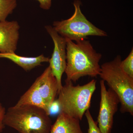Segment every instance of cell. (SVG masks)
<instances>
[{
    "label": "cell",
    "mask_w": 133,
    "mask_h": 133,
    "mask_svg": "<svg viewBox=\"0 0 133 133\" xmlns=\"http://www.w3.org/2000/svg\"><path fill=\"white\" fill-rule=\"evenodd\" d=\"M19 23L16 21L0 22V52L15 53L19 37Z\"/></svg>",
    "instance_id": "obj_9"
},
{
    "label": "cell",
    "mask_w": 133,
    "mask_h": 133,
    "mask_svg": "<svg viewBox=\"0 0 133 133\" xmlns=\"http://www.w3.org/2000/svg\"><path fill=\"white\" fill-rule=\"evenodd\" d=\"M59 110L60 111V108L56 100L54 101L50 107V115L51 114H54L56 113Z\"/></svg>",
    "instance_id": "obj_18"
},
{
    "label": "cell",
    "mask_w": 133,
    "mask_h": 133,
    "mask_svg": "<svg viewBox=\"0 0 133 133\" xmlns=\"http://www.w3.org/2000/svg\"><path fill=\"white\" fill-rule=\"evenodd\" d=\"M80 120L60 112L50 133H83Z\"/></svg>",
    "instance_id": "obj_10"
},
{
    "label": "cell",
    "mask_w": 133,
    "mask_h": 133,
    "mask_svg": "<svg viewBox=\"0 0 133 133\" xmlns=\"http://www.w3.org/2000/svg\"><path fill=\"white\" fill-rule=\"evenodd\" d=\"M45 28L54 42V50L49 62L52 74L57 81L58 94L63 86L62 76L66 67V41L59 35L52 26L49 25Z\"/></svg>",
    "instance_id": "obj_7"
},
{
    "label": "cell",
    "mask_w": 133,
    "mask_h": 133,
    "mask_svg": "<svg viewBox=\"0 0 133 133\" xmlns=\"http://www.w3.org/2000/svg\"><path fill=\"white\" fill-rule=\"evenodd\" d=\"M17 5L16 0H0V22L6 21Z\"/></svg>",
    "instance_id": "obj_13"
},
{
    "label": "cell",
    "mask_w": 133,
    "mask_h": 133,
    "mask_svg": "<svg viewBox=\"0 0 133 133\" xmlns=\"http://www.w3.org/2000/svg\"><path fill=\"white\" fill-rule=\"evenodd\" d=\"M49 116L35 106L15 105L6 111L3 123L19 133H50L52 124Z\"/></svg>",
    "instance_id": "obj_2"
},
{
    "label": "cell",
    "mask_w": 133,
    "mask_h": 133,
    "mask_svg": "<svg viewBox=\"0 0 133 133\" xmlns=\"http://www.w3.org/2000/svg\"><path fill=\"white\" fill-rule=\"evenodd\" d=\"M121 58L118 56L101 65L99 76L118 96L122 113L133 115V78L122 69Z\"/></svg>",
    "instance_id": "obj_4"
},
{
    "label": "cell",
    "mask_w": 133,
    "mask_h": 133,
    "mask_svg": "<svg viewBox=\"0 0 133 133\" xmlns=\"http://www.w3.org/2000/svg\"><path fill=\"white\" fill-rule=\"evenodd\" d=\"M121 66L126 74L133 78V48L127 57L123 61H121Z\"/></svg>",
    "instance_id": "obj_14"
},
{
    "label": "cell",
    "mask_w": 133,
    "mask_h": 133,
    "mask_svg": "<svg viewBox=\"0 0 133 133\" xmlns=\"http://www.w3.org/2000/svg\"><path fill=\"white\" fill-rule=\"evenodd\" d=\"M100 84L101 101L97 122L101 133H111L120 100L114 91L110 88L107 89L104 80H101Z\"/></svg>",
    "instance_id": "obj_6"
},
{
    "label": "cell",
    "mask_w": 133,
    "mask_h": 133,
    "mask_svg": "<svg viewBox=\"0 0 133 133\" xmlns=\"http://www.w3.org/2000/svg\"><path fill=\"white\" fill-rule=\"evenodd\" d=\"M66 41V67L65 81L76 83L80 78L99 76V63L102 55L97 52L89 41L85 39L76 42Z\"/></svg>",
    "instance_id": "obj_1"
},
{
    "label": "cell",
    "mask_w": 133,
    "mask_h": 133,
    "mask_svg": "<svg viewBox=\"0 0 133 133\" xmlns=\"http://www.w3.org/2000/svg\"><path fill=\"white\" fill-rule=\"evenodd\" d=\"M97 81L75 86L71 81H65L58 93L57 101L60 112L81 121L91 106V100L96 89Z\"/></svg>",
    "instance_id": "obj_3"
},
{
    "label": "cell",
    "mask_w": 133,
    "mask_h": 133,
    "mask_svg": "<svg viewBox=\"0 0 133 133\" xmlns=\"http://www.w3.org/2000/svg\"><path fill=\"white\" fill-rule=\"evenodd\" d=\"M81 2L75 0V11L69 19L54 22L53 28L62 37L76 42L87 39L89 36H107L106 32L98 28L89 21L80 9Z\"/></svg>",
    "instance_id": "obj_5"
},
{
    "label": "cell",
    "mask_w": 133,
    "mask_h": 133,
    "mask_svg": "<svg viewBox=\"0 0 133 133\" xmlns=\"http://www.w3.org/2000/svg\"><path fill=\"white\" fill-rule=\"evenodd\" d=\"M6 111L5 108L0 102V133L2 132L5 127V125L3 123V120Z\"/></svg>",
    "instance_id": "obj_16"
},
{
    "label": "cell",
    "mask_w": 133,
    "mask_h": 133,
    "mask_svg": "<svg viewBox=\"0 0 133 133\" xmlns=\"http://www.w3.org/2000/svg\"><path fill=\"white\" fill-rule=\"evenodd\" d=\"M0 58H7L21 66L25 71L31 70L42 63L49 62L50 58L42 55L36 57H26L17 55L15 53H2Z\"/></svg>",
    "instance_id": "obj_11"
},
{
    "label": "cell",
    "mask_w": 133,
    "mask_h": 133,
    "mask_svg": "<svg viewBox=\"0 0 133 133\" xmlns=\"http://www.w3.org/2000/svg\"><path fill=\"white\" fill-rule=\"evenodd\" d=\"M40 3V6L44 10H49L51 7V0H36Z\"/></svg>",
    "instance_id": "obj_17"
},
{
    "label": "cell",
    "mask_w": 133,
    "mask_h": 133,
    "mask_svg": "<svg viewBox=\"0 0 133 133\" xmlns=\"http://www.w3.org/2000/svg\"><path fill=\"white\" fill-rule=\"evenodd\" d=\"M31 105L41 108L50 115L49 109L45 105L43 99L39 93L35 82L24 93L15 105L16 106L22 105Z\"/></svg>",
    "instance_id": "obj_12"
},
{
    "label": "cell",
    "mask_w": 133,
    "mask_h": 133,
    "mask_svg": "<svg viewBox=\"0 0 133 133\" xmlns=\"http://www.w3.org/2000/svg\"><path fill=\"white\" fill-rule=\"evenodd\" d=\"M85 115L88 125L87 133H102L98 126L97 122L95 121L93 118L89 109L86 111Z\"/></svg>",
    "instance_id": "obj_15"
},
{
    "label": "cell",
    "mask_w": 133,
    "mask_h": 133,
    "mask_svg": "<svg viewBox=\"0 0 133 133\" xmlns=\"http://www.w3.org/2000/svg\"><path fill=\"white\" fill-rule=\"evenodd\" d=\"M35 82L39 93L50 111V107L58 94V89L56 79L49 66Z\"/></svg>",
    "instance_id": "obj_8"
}]
</instances>
